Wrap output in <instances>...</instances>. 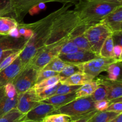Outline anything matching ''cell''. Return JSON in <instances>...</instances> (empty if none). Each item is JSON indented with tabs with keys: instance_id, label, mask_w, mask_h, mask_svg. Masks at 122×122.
Instances as JSON below:
<instances>
[{
	"instance_id": "6da1fadb",
	"label": "cell",
	"mask_w": 122,
	"mask_h": 122,
	"mask_svg": "<svg viewBox=\"0 0 122 122\" xmlns=\"http://www.w3.org/2000/svg\"><path fill=\"white\" fill-rule=\"evenodd\" d=\"M73 4H63L61 8L49 14L43 19L30 24H26L32 30V35L26 42L25 47L19 56L23 66L25 67L35 57L37 52L44 47L51 32V25L57 17L69 10Z\"/></svg>"
},
{
	"instance_id": "7a4b0ae2",
	"label": "cell",
	"mask_w": 122,
	"mask_h": 122,
	"mask_svg": "<svg viewBox=\"0 0 122 122\" xmlns=\"http://www.w3.org/2000/svg\"><path fill=\"white\" fill-rule=\"evenodd\" d=\"M120 7L122 0H79L74 10L83 25H93Z\"/></svg>"
},
{
	"instance_id": "3957f363",
	"label": "cell",
	"mask_w": 122,
	"mask_h": 122,
	"mask_svg": "<svg viewBox=\"0 0 122 122\" xmlns=\"http://www.w3.org/2000/svg\"><path fill=\"white\" fill-rule=\"evenodd\" d=\"M85 26L91 25H83L74 10H67L54 20L44 47L64 44L75 32Z\"/></svg>"
},
{
	"instance_id": "277c9868",
	"label": "cell",
	"mask_w": 122,
	"mask_h": 122,
	"mask_svg": "<svg viewBox=\"0 0 122 122\" xmlns=\"http://www.w3.org/2000/svg\"><path fill=\"white\" fill-rule=\"evenodd\" d=\"M95 102L91 97L75 99L58 107L53 114H63L71 117V121L80 119L95 110Z\"/></svg>"
},
{
	"instance_id": "5b68a950",
	"label": "cell",
	"mask_w": 122,
	"mask_h": 122,
	"mask_svg": "<svg viewBox=\"0 0 122 122\" xmlns=\"http://www.w3.org/2000/svg\"><path fill=\"white\" fill-rule=\"evenodd\" d=\"M112 32L102 23H98L91 25L84 32V35L88 39L91 47L92 52L100 57V52L104 42Z\"/></svg>"
},
{
	"instance_id": "8992f818",
	"label": "cell",
	"mask_w": 122,
	"mask_h": 122,
	"mask_svg": "<svg viewBox=\"0 0 122 122\" xmlns=\"http://www.w3.org/2000/svg\"><path fill=\"white\" fill-rule=\"evenodd\" d=\"M12 9V14L15 15L19 21H21L27 13L32 8L41 4L57 2L63 4L75 5L79 0H8Z\"/></svg>"
},
{
	"instance_id": "52a82bcc",
	"label": "cell",
	"mask_w": 122,
	"mask_h": 122,
	"mask_svg": "<svg viewBox=\"0 0 122 122\" xmlns=\"http://www.w3.org/2000/svg\"><path fill=\"white\" fill-rule=\"evenodd\" d=\"M38 73V70L30 64H27L23 68L12 82L17 95H21L33 88L36 84Z\"/></svg>"
},
{
	"instance_id": "ba28073f",
	"label": "cell",
	"mask_w": 122,
	"mask_h": 122,
	"mask_svg": "<svg viewBox=\"0 0 122 122\" xmlns=\"http://www.w3.org/2000/svg\"><path fill=\"white\" fill-rule=\"evenodd\" d=\"M119 61L114 58H107L98 57V58L89 61L86 63L79 64L82 72L93 76H98L101 73L107 71L111 64Z\"/></svg>"
},
{
	"instance_id": "9c48e42d",
	"label": "cell",
	"mask_w": 122,
	"mask_h": 122,
	"mask_svg": "<svg viewBox=\"0 0 122 122\" xmlns=\"http://www.w3.org/2000/svg\"><path fill=\"white\" fill-rule=\"evenodd\" d=\"M63 45V44H61L51 47H44L37 52L27 64L32 66L38 71H40L52 58L59 54Z\"/></svg>"
},
{
	"instance_id": "30bf717a",
	"label": "cell",
	"mask_w": 122,
	"mask_h": 122,
	"mask_svg": "<svg viewBox=\"0 0 122 122\" xmlns=\"http://www.w3.org/2000/svg\"><path fill=\"white\" fill-rule=\"evenodd\" d=\"M57 109V107L52 105L39 102L37 106L25 114L20 122L42 121L45 117L53 114Z\"/></svg>"
},
{
	"instance_id": "8fae6325",
	"label": "cell",
	"mask_w": 122,
	"mask_h": 122,
	"mask_svg": "<svg viewBox=\"0 0 122 122\" xmlns=\"http://www.w3.org/2000/svg\"><path fill=\"white\" fill-rule=\"evenodd\" d=\"M39 103L36 92L33 88L19 95L16 109L25 114Z\"/></svg>"
},
{
	"instance_id": "7c38bea8",
	"label": "cell",
	"mask_w": 122,
	"mask_h": 122,
	"mask_svg": "<svg viewBox=\"0 0 122 122\" xmlns=\"http://www.w3.org/2000/svg\"><path fill=\"white\" fill-rule=\"evenodd\" d=\"M23 68L19 57L10 65L0 71V87L4 86L8 83H12Z\"/></svg>"
},
{
	"instance_id": "4fadbf2b",
	"label": "cell",
	"mask_w": 122,
	"mask_h": 122,
	"mask_svg": "<svg viewBox=\"0 0 122 122\" xmlns=\"http://www.w3.org/2000/svg\"><path fill=\"white\" fill-rule=\"evenodd\" d=\"M100 22L109 29L112 35L122 33V7L108 14Z\"/></svg>"
},
{
	"instance_id": "5bb4252c",
	"label": "cell",
	"mask_w": 122,
	"mask_h": 122,
	"mask_svg": "<svg viewBox=\"0 0 122 122\" xmlns=\"http://www.w3.org/2000/svg\"><path fill=\"white\" fill-rule=\"evenodd\" d=\"M58 57L63 61L70 64H80L98 58V56L92 51H83L70 54L58 55Z\"/></svg>"
},
{
	"instance_id": "9a60e30c",
	"label": "cell",
	"mask_w": 122,
	"mask_h": 122,
	"mask_svg": "<svg viewBox=\"0 0 122 122\" xmlns=\"http://www.w3.org/2000/svg\"><path fill=\"white\" fill-rule=\"evenodd\" d=\"M27 40L26 38H15L8 35L0 38V57L6 51L23 50Z\"/></svg>"
},
{
	"instance_id": "2e32d148",
	"label": "cell",
	"mask_w": 122,
	"mask_h": 122,
	"mask_svg": "<svg viewBox=\"0 0 122 122\" xmlns=\"http://www.w3.org/2000/svg\"><path fill=\"white\" fill-rule=\"evenodd\" d=\"M104 79L108 90L107 100L112 101L122 98V81H112L106 77Z\"/></svg>"
},
{
	"instance_id": "e0dca14e",
	"label": "cell",
	"mask_w": 122,
	"mask_h": 122,
	"mask_svg": "<svg viewBox=\"0 0 122 122\" xmlns=\"http://www.w3.org/2000/svg\"><path fill=\"white\" fill-rule=\"evenodd\" d=\"M93 76L84 73L83 72L77 73L72 76L60 81L61 84L69 86H81L85 83L94 81Z\"/></svg>"
},
{
	"instance_id": "ac0fdd59",
	"label": "cell",
	"mask_w": 122,
	"mask_h": 122,
	"mask_svg": "<svg viewBox=\"0 0 122 122\" xmlns=\"http://www.w3.org/2000/svg\"><path fill=\"white\" fill-rule=\"evenodd\" d=\"M89 26H86L80 29L69 39L71 40L79 48L83 51H92L90 44L84 35L85 30Z\"/></svg>"
},
{
	"instance_id": "d6986e66",
	"label": "cell",
	"mask_w": 122,
	"mask_h": 122,
	"mask_svg": "<svg viewBox=\"0 0 122 122\" xmlns=\"http://www.w3.org/2000/svg\"><path fill=\"white\" fill-rule=\"evenodd\" d=\"M75 92L66 94V95H55L47 99L41 100L39 102L52 105L58 108V107L67 104L69 102L72 101L73 100H75L76 99Z\"/></svg>"
},
{
	"instance_id": "ffe728a7",
	"label": "cell",
	"mask_w": 122,
	"mask_h": 122,
	"mask_svg": "<svg viewBox=\"0 0 122 122\" xmlns=\"http://www.w3.org/2000/svg\"><path fill=\"white\" fill-rule=\"evenodd\" d=\"M19 25L17 20L10 17L0 16V35L8 36Z\"/></svg>"
},
{
	"instance_id": "44dd1931",
	"label": "cell",
	"mask_w": 122,
	"mask_h": 122,
	"mask_svg": "<svg viewBox=\"0 0 122 122\" xmlns=\"http://www.w3.org/2000/svg\"><path fill=\"white\" fill-rule=\"evenodd\" d=\"M96 81L97 82L98 86L96 90L91 96L92 100L94 102L103 100H107L108 90H107V86L104 82V77H99L96 80Z\"/></svg>"
},
{
	"instance_id": "7402d4cb",
	"label": "cell",
	"mask_w": 122,
	"mask_h": 122,
	"mask_svg": "<svg viewBox=\"0 0 122 122\" xmlns=\"http://www.w3.org/2000/svg\"><path fill=\"white\" fill-rule=\"evenodd\" d=\"M19 95L17 94L14 97L8 98L5 95L0 101V117L4 115L13 109L16 108Z\"/></svg>"
},
{
	"instance_id": "603a6c76",
	"label": "cell",
	"mask_w": 122,
	"mask_h": 122,
	"mask_svg": "<svg viewBox=\"0 0 122 122\" xmlns=\"http://www.w3.org/2000/svg\"><path fill=\"white\" fill-rule=\"evenodd\" d=\"M97 86L98 84L96 81H92L81 85L75 92L76 99L91 97L96 90Z\"/></svg>"
},
{
	"instance_id": "cb8c5ba5",
	"label": "cell",
	"mask_w": 122,
	"mask_h": 122,
	"mask_svg": "<svg viewBox=\"0 0 122 122\" xmlns=\"http://www.w3.org/2000/svg\"><path fill=\"white\" fill-rule=\"evenodd\" d=\"M114 43L112 34L106 39L100 52V57L107 58H114L113 54ZM115 59V58H114Z\"/></svg>"
},
{
	"instance_id": "d4e9b609",
	"label": "cell",
	"mask_w": 122,
	"mask_h": 122,
	"mask_svg": "<svg viewBox=\"0 0 122 122\" xmlns=\"http://www.w3.org/2000/svg\"><path fill=\"white\" fill-rule=\"evenodd\" d=\"M122 61H116L111 64L108 66L107 71L108 73L107 78L112 81H122L121 76Z\"/></svg>"
},
{
	"instance_id": "484cf974",
	"label": "cell",
	"mask_w": 122,
	"mask_h": 122,
	"mask_svg": "<svg viewBox=\"0 0 122 122\" xmlns=\"http://www.w3.org/2000/svg\"><path fill=\"white\" fill-rule=\"evenodd\" d=\"M121 113L107 112V111L98 112L93 116L89 122H110L115 119Z\"/></svg>"
},
{
	"instance_id": "4316f807",
	"label": "cell",
	"mask_w": 122,
	"mask_h": 122,
	"mask_svg": "<svg viewBox=\"0 0 122 122\" xmlns=\"http://www.w3.org/2000/svg\"><path fill=\"white\" fill-rule=\"evenodd\" d=\"M63 77L60 76L59 75L52 76V77H49V78L43 80V81L39 82V83H36L33 86V88H34L36 92H38L42 90V89H44L46 88H48V87L52 86L59 83L60 81H63Z\"/></svg>"
},
{
	"instance_id": "83f0119b",
	"label": "cell",
	"mask_w": 122,
	"mask_h": 122,
	"mask_svg": "<svg viewBox=\"0 0 122 122\" xmlns=\"http://www.w3.org/2000/svg\"><path fill=\"white\" fill-rule=\"evenodd\" d=\"M69 64V63L63 61L57 56L52 58L42 70H51V71H56L59 73L64 69V67H66Z\"/></svg>"
},
{
	"instance_id": "f1b7e54d",
	"label": "cell",
	"mask_w": 122,
	"mask_h": 122,
	"mask_svg": "<svg viewBox=\"0 0 122 122\" xmlns=\"http://www.w3.org/2000/svg\"><path fill=\"white\" fill-rule=\"evenodd\" d=\"M24 115L14 108L0 117V122H19Z\"/></svg>"
},
{
	"instance_id": "f546056e",
	"label": "cell",
	"mask_w": 122,
	"mask_h": 122,
	"mask_svg": "<svg viewBox=\"0 0 122 122\" xmlns=\"http://www.w3.org/2000/svg\"><path fill=\"white\" fill-rule=\"evenodd\" d=\"M60 82L59 83H57V84L54 85L52 86L48 87V88H46L45 89H42L39 91L36 92L39 101L47 99L55 95V94H56V91H57V89H58V86L60 85Z\"/></svg>"
},
{
	"instance_id": "4dcf8cb0",
	"label": "cell",
	"mask_w": 122,
	"mask_h": 122,
	"mask_svg": "<svg viewBox=\"0 0 122 122\" xmlns=\"http://www.w3.org/2000/svg\"><path fill=\"white\" fill-rule=\"evenodd\" d=\"M79 72H82V71H81L79 64H70L69 63L66 66L64 67V69L61 70V71L58 73V75L63 77V79H65L73 75L74 74Z\"/></svg>"
},
{
	"instance_id": "1f68e13d",
	"label": "cell",
	"mask_w": 122,
	"mask_h": 122,
	"mask_svg": "<svg viewBox=\"0 0 122 122\" xmlns=\"http://www.w3.org/2000/svg\"><path fill=\"white\" fill-rule=\"evenodd\" d=\"M83 51V50L79 48L71 40L68 39L61 46L58 55L70 54H73L75 52H81V51Z\"/></svg>"
},
{
	"instance_id": "d6a6232c",
	"label": "cell",
	"mask_w": 122,
	"mask_h": 122,
	"mask_svg": "<svg viewBox=\"0 0 122 122\" xmlns=\"http://www.w3.org/2000/svg\"><path fill=\"white\" fill-rule=\"evenodd\" d=\"M42 122H71V117L63 114H52L45 117Z\"/></svg>"
},
{
	"instance_id": "836d02e7",
	"label": "cell",
	"mask_w": 122,
	"mask_h": 122,
	"mask_svg": "<svg viewBox=\"0 0 122 122\" xmlns=\"http://www.w3.org/2000/svg\"><path fill=\"white\" fill-rule=\"evenodd\" d=\"M21 50H19V51H15V52H13V53L11 54L8 55L7 57L4 58L2 61H0V71L3 70L7 66L10 65L17 57H19L20 53L21 52Z\"/></svg>"
},
{
	"instance_id": "e575fe53",
	"label": "cell",
	"mask_w": 122,
	"mask_h": 122,
	"mask_svg": "<svg viewBox=\"0 0 122 122\" xmlns=\"http://www.w3.org/2000/svg\"><path fill=\"white\" fill-rule=\"evenodd\" d=\"M81 86H69L60 84L55 95H66L75 92Z\"/></svg>"
},
{
	"instance_id": "d590c367",
	"label": "cell",
	"mask_w": 122,
	"mask_h": 122,
	"mask_svg": "<svg viewBox=\"0 0 122 122\" xmlns=\"http://www.w3.org/2000/svg\"><path fill=\"white\" fill-rule=\"evenodd\" d=\"M57 75H58V73L56 72V71L48 70H41L38 71L36 83H39V82H41L43 80L49 78V77L57 76Z\"/></svg>"
},
{
	"instance_id": "8d00e7d4",
	"label": "cell",
	"mask_w": 122,
	"mask_h": 122,
	"mask_svg": "<svg viewBox=\"0 0 122 122\" xmlns=\"http://www.w3.org/2000/svg\"><path fill=\"white\" fill-rule=\"evenodd\" d=\"M106 111L117 113H122V102H110Z\"/></svg>"
},
{
	"instance_id": "74e56055",
	"label": "cell",
	"mask_w": 122,
	"mask_h": 122,
	"mask_svg": "<svg viewBox=\"0 0 122 122\" xmlns=\"http://www.w3.org/2000/svg\"><path fill=\"white\" fill-rule=\"evenodd\" d=\"M5 96L8 98H13L17 95L16 91L14 86L12 83H8L4 86Z\"/></svg>"
},
{
	"instance_id": "f35d334b",
	"label": "cell",
	"mask_w": 122,
	"mask_h": 122,
	"mask_svg": "<svg viewBox=\"0 0 122 122\" xmlns=\"http://www.w3.org/2000/svg\"><path fill=\"white\" fill-rule=\"evenodd\" d=\"M110 104V102L107 100L97 101V102H95V109L98 112H104L106 110Z\"/></svg>"
},
{
	"instance_id": "ab89813d",
	"label": "cell",
	"mask_w": 122,
	"mask_h": 122,
	"mask_svg": "<svg viewBox=\"0 0 122 122\" xmlns=\"http://www.w3.org/2000/svg\"><path fill=\"white\" fill-rule=\"evenodd\" d=\"M113 54L116 60L118 61H122V46L120 45H114L113 49Z\"/></svg>"
},
{
	"instance_id": "60d3db41",
	"label": "cell",
	"mask_w": 122,
	"mask_h": 122,
	"mask_svg": "<svg viewBox=\"0 0 122 122\" xmlns=\"http://www.w3.org/2000/svg\"><path fill=\"white\" fill-rule=\"evenodd\" d=\"M98 111L95 110L92 111L91 113H88L86 115L84 116L83 117H82L80 119H77L76 120H74V121H71V122H89L91 119L93 117V116L96 113H97Z\"/></svg>"
},
{
	"instance_id": "b9f144b4",
	"label": "cell",
	"mask_w": 122,
	"mask_h": 122,
	"mask_svg": "<svg viewBox=\"0 0 122 122\" xmlns=\"http://www.w3.org/2000/svg\"><path fill=\"white\" fill-rule=\"evenodd\" d=\"M7 14H12V9L11 7V5L0 10V16H4Z\"/></svg>"
},
{
	"instance_id": "7bdbcfd3",
	"label": "cell",
	"mask_w": 122,
	"mask_h": 122,
	"mask_svg": "<svg viewBox=\"0 0 122 122\" xmlns=\"http://www.w3.org/2000/svg\"><path fill=\"white\" fill-rule=\"evenodd\" d=\"M10 5L8 0H0V10L4 9Z\"/></svg>"
},
{
	"instance_id": "ee69618b",
	"label": "cell",
	"mask_w": 122,
	"mask_h": 122,
	"mask_svg": "<svg viewBox=\"0 0 122 122\" xmlns=\"http://www.w3.org/2000/svg\"><path fill=\"white\" fill-rule=\"evenodd\" d=\"M5 95V94L4 86L0 87V101L2 100Z\"/></svg>"
},
{
	"instance_id": "f6af8a7d",
	"label": "cell",
	"mask_w": 122,
	"mask_h": 122,
	"mask_svg": "<svg viewBox=\"0 0 122 122\" xmlns=\"http://www.w3.org/2000/svg\"><path fill=\"white\" fill-rule=\"evenodd\" d=\"M110 122H122V113L119 114L117 117Z\"/></svg>"
},
{
	"instance_id": "bcb514c9",
	"label": "cell",
	"mask_w": 122,
	"mask_h": 122,
	"mask_svg": "<svg viewBox=\"0 0 122 122\" xmlns=\"http://www.w3.org/2000/svg\"><path fill=\"white\" fill-rule=\"evenodd\" d=\"M42 122V121L39 122H36V121H23V122Z\"/></svg>"
},
{
	"instance_id": "7dc6e473",
	"label": "cell",
	"mask_w": 122,
	"mask_h": 122,
	"mask_svg": "<svg viewBox=\"0 0 122 122\" xmlns=\"http://www.w3.org/2000/svg\"><path fill=\"white\" fill-rule=\"evenodd\" d=\"M86 1H89V0H86Z\"/></svg>"
}]
</instances>
